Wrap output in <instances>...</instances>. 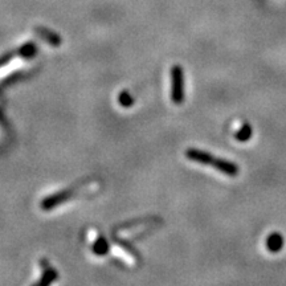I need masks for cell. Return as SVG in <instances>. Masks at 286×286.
<instances>
[{
  "instance_id": "obj_4",
  "label": "cell",
  "mask_w": 286,
  "mask_h": 286,
  "mask_svg": "<svg viewBox=\"0 0 286 286\" xmlns=\"http://www.w3.org/2000/svg\"><path fill=\"white\" fill-rule=\"evenodd\" d=\"M250 137H252V129H250L249 125H244V126H241V129L236 133V139L240 142L248 141Z\"/></svg>"
},
{
  "instance_id": "obj_1",
  "label": "cell",
  "mask_w": 286,
  "mask_h": 286,
  "mask_svg": "<svg viewBox=\"0 0 286 286\" xmlns=\"http://www.w3.org/2000/svg\"><path fill=\"white\" fill-rule=\"evenodd\" d=\"M186 155L192 162L205 164V166H212L217 171L223 172V174L228 175V176H236L238 174L237 164L228 162L225 159H221V158H216V156L205 153V151H201V150L188 149L186 151Z\"/></svg>"
},
{
  "instance_id": "obj_6",
  "label": "cell",
  "mask_w": 286,
  "mask_h": 286,
  "mask_svg": "<svg viewBox=\"0 0 286 286\" xmlns=\"http://www.w3.org/2000/svg\"><path fill=\"white\" fill-rule=\"evenodd\" d=\"M113 253H114V256L121 257V258H123L125 261H129V262H131V261H133V258L129 256V253H126L125 250H122L121 248H118V246L113 248Z\"/></svg>"
},
{
  "instance_id": "obj_5",
  "label": "cell",
  "mask_w": 286,
  "mask_h": 286,
  "mask_svg": "<svg viewBox=\"0 0 286 286\" xmlns=\"http://www.w3.org/2000/svg\"><path fill=\"white\" fill-rule=\"evenodd\" d=\"M20 67V61L19 60H16V61H14V63H11V65H8L7 68H3L2 71H0V77H4V76H7L10 72L15 71L16 68Z\"/></svg>"
},
{
  "instance_id": "obj_3",
  "label": "cell",
  "mask_w": 286,
  "mask_h": 286,
  "mask_svg": "<svg viewBox=\"0 0 286 286\" xmlns=\"http://www.w3.org/2000/svg\"><path fill=\"white\" fill-rule=\"evenodd\" d=\"M266 246L270 252H279L283 246V238L279 233L270 234L266 240Z\"/></svg>"
},
{
  "instance_id": "obj_2",
  "label": "cell",
  "mask_w": 286,
  "mask_h": 286,
  "mask_svg": "<svg viewBox=\"0 0 286 286\" xmlns=\"http://www.w3.org/2000/svg\"><path fill=\"white\" fill-rule=\"evenodd\" d=\"M171 98L175 104H182L184 100V78L183 69L180 67H174L171 71Z\"/></svg>"
}]
</instances>
